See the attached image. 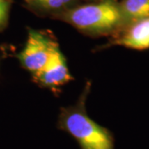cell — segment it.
Returning a JSON list of instances; mask_svg holds the SVG:
<instances>
[{"label": "cell", "mask_w": 149, "mask_h": 149, "mask_svg": "<svg viewBox=\"0 0 149 149\" xmlns=\"http://www.w3.org/2000/svg\"><path fill=\"white\" fill-rule=\"evenodd\" d=\"M115 45L134 50L149 48V17L136 22L123 29V33L114 41Z\"/></svg>", "instance_id": "5b68a950"}, {"label": "cell", "mask_w": 149, "mask_h": 149, "mask_svg": "<svg viewBox=\"0 0 149 149\" xmlns=\"http://www.w3.org/2000/svg\"><path fill=\"white\" fill-rule=\"evenodd\" d=\"M34 74L40 83L50 87L63 85L72 79L59 47L52 55L46 65Z\"/></svg>", "instance_id": "277c9868"}, {"label": "cell", "mask_w": 149, "mask_h": 149, "mask_svg": "<svg viewBox=\"0 0 149 149\" xmlns=\"http://www.w3.org/2000/svg\"><path fill=\"white\" fill-rule=\"evenodd\" d=\"M57 48L56 42L47 35L30 29L25 47L17 57L24 68L35 74L46 65Z\"/></svg>", "instance_id": "3957f363"}, {"label": "cell", "mask_w": 149, "mask_h": 149, "mask_svg": "<svg viewBox=\"0 0 149 149\" xmlns=\"http://www.w3.org/2000/svg\"><path fill=\"white\" fill-rule=\"evenodd\" d=\"M119 8L123 18V30L149 17V0H123Z\"/></svg>", "instance_id": "8992f818"}, {"label": "cell", "mask_w": 149, "mask_h": 149, "mask_svg": "<svg viewBox=\"0 0 149 149\" xmlns=\"http://www.w3.org/2000/svg\"><path fill=\"white\" fill-rule=\"evenodd\" d=\"M9 13V3L7 0H0V29L7 24Z\"/></svg>", "instance_id": "ba28073f"}, {"label": "cell", "mask_w": 149, "mask_h": 149, "mask_svg": "<svg viewBox=\"0 0 149 149\" xmlns=\"http://www.w3.org/2000/svg\"><path fill=\"white\" fill-rule=\"evenodd\" d=\"M59 17L75 28L90 33H109L123 29L119 3L114 0L73 8Z\"/></svg>", "instance_id": "7a4b0ae2"}, {"label": "cell", "mask_w": 149, "mask_h": 149, "mask_svg": "<svg viewBox=\"0 0 149 149\" xmlns=\"http://www.w3.org/2000/svg\"><path fill=\"white\" fill-rule=\"evenodd\" d=\"M73 1L74 0H27L29 4L46 11L61 10Z\"/></svg>", "instance_id": "52a82bcc"}, {"label": "cell", "mask_w": 149, "mask_h": 149, "mask_svg": "<svg viewBox=\"0 0 149 149\" xmlns=\"http://www.w3.org/2000/svg\"><path fill=\"white\" fill-rule=\"evenodd\" d=\"M85 97L77 105L63 109L59 127L70 134L81 149H114L113 135L92 120L85 109Z\"/></svg>", "instance_id": "6da1fadb"}]
</instances>
